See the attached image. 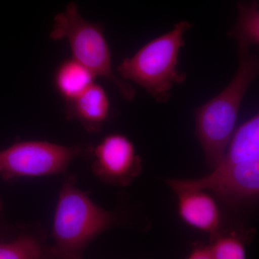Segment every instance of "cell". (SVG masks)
I'll return each mask as SVG.
<instances>
[{
	"instance_id": "6da1fadb",
	"label": "cell",
	"mask_w": 259,
	"mask_h": 259,
	"mask_svg": "<svg viewBox=\"0 0 259 259\" xmlns=\"http://www.w3.org/2000/svg\"><path fill=\"white\" fill-rule=\"evenodd\" d=\"M174 192L197 189L211 192L228 204L254 201L259 194V115L236 128L222 161L212 173L201 178L168 179Z\"/></svg>"
},
{
	"instance_id": "7a4b0ae2",
	"label": "cell",
	"mask_w": 259,
	"mask_h": 259,
	"mask_svg": "<svg viewBox=\"0 0 259 259\" xmlns=\"http://www.w3.org/2000/svg\"><path fill=\"white\" fill-rule=\"evenodd\" d=\"M239 54L234 77L223 91L194 110L195 136L212 169L222 161L236 131L242 100L258 76L257 56L249 52Z\"/></svg>"
},
{
	"instance_id": "3957f363",
	"label": "cell",
	"mask_w": 259,
	"mask_h": 259,
	"mask_svg": "<svg viewBox=\"0 0 259 259\" xmlns=\"http://www.w3.org/2000/svg\"><path fill=\"white\" fill-rule=\"evenodd\" d=\"M115 222L113 213L97 205L71 180L63 184L53 223L54 259L81 258L85 247Z\"/></svg>"
},
{
	"instance_id": "277c9868",
	"label": "cell",
	"mask_w": 259,
	"mask_h": 259,
	"mask_svg": "<svg viewBox=\"0 0 259 259\" xmlns=\"http://www.w3.org/2000/svg\"><path fill=\"white\" fill-rule=\"evenodd\" d=\"M192 24L181 21L173 29L145 44L134 56L117 66L122 79L144 88L158 102L169 100L176 83L184 82L186 74L179 71V54L185 45V34Z\"/></svg>"
},
{
	"instance_id": "5b68a950",
	"label": "cell",
	"mask_w": 259,
	"mask_h": 259,
	"mask_svg": "<svg viewBox=\"0 0 259 259\" xmlns=\"http://www.w3.org/2000/svg\"><path fill=\"white\" fill-rule=\"evenodd\" d=\"M49 37L53 40L66 39L71 58L88 68L96 77L101 76L113 83L125 100H134L136 90L119 79L114 71L103 25L85 20L76 3L71 2L64 12L55 15Z\"/></svg>"
},
{
	"instance_id": "8992f818",
	"label": "cell",
	"mask_w": 259,
	"mask_h": 259,
	"mask_svg": "<svg viewBox=\"0 0 259 259\" xmlns=\"http://www.w3.org/2000/svg\"><path fill=\"white\" fill-rule=\"evenodd\" d=\"M83 151V146L78 145L67 146L49 141H21L0 151V176L10 180L56 175L64 171Z\"/></svg>"
},
{
	"instance_id": "52a82bcc",
	"label": "cell",
	"mask_w": 259,
	"mask_h": 259,
	"mask_svg": "<svg viewBox=\"0 0 259 259\" xmlns=\"http://www.w3.org/2000/svg\"><path fill=\"white\" fill-rule=\"evenodd\" d=\"M142 163L134 143L123 134L108 135L93 149L94 173L110 185H129L141 175Z\"/></svg>"
},
{
	"instance_id": "ba28073f",
	"label": "cell",
	"mask_w": 259,
	"mask_h": 259,
	"mask_svg": "<svg viewBox=\"0 0 259 259\" xmlns=\"http://www.w3.org/2000/svg\"><path fill=\"white\" fill-rule=\"evenodd\" d=\"M175 193L177 197V212L184 223L210 236L222 229V213L215 197L209 192L183 189Z\"/></svg>"
},
{
	"instance_id": "9c48e42d",
	"label": "cell",
	"mask_w": 259,
	"mask_h": 259,
	"mask_svg": "<svg viewBox=\"0 0 259 259\" xmlns=\"http://www.w3.org/2000/svg\"><path fill=\"white\" fill-rule=\"evenodd\" d=\"M66 113L68 118L79 121L88 132L95 134L110 116V99L105 89L95 82L66 104Z\"/></svg>"
},
{
	"instance_id": "30bf717a",
	"label": "cell",
	"mask_w": 259,
	"mask_h": 259,
	"mask_svg": "<svg viewBox=\"0 0 259 259\" xmlns=\"http://www.w3.org/2000/svg\"><path fill=\"white\" fill-rule=\"evenodd\" d=\"M95 75L73 58L65 59L56 68L54 84L65 104L79 96L95 82Z\"/></svg>"
},
{
	"instance_id": "8fae6325",
	"label": "cell",
	"mask_w": 259,
	"mask_h": 259,
	"mask_svg": "<svg viewBox=\"0 0 259 259\" xmlns=\"http://www.w3.org/2000/svg\"><path fill=\"white\" fill-rule=\"evenodd\" d=\"M238 6V18L228 35L236 39L238 54H244L259 44L258 0L243 2Z\"/></svg>"
},
{
	"instance_id": "7c38bea8",
	"label": "cell",
	"mask_w": 259,
	"mask_h": 259,
	"mask_svg": "<svg viewBox=\"0 0 259 259\" xmlns=\"http://www.w3.org/2000/svg\"><path fill=\"white\" fill-rule=\"evenodd\" d=\"M252 238L248 230L225 229L210 236L209 247L212 259H247L246 244Z\"/></svg>"
},
{
	"instance_id": "4fadbf2b",
	"label": "cell",
	"mask_w": 259,
	"mask_h": 259,
	"mask_svg": "<svg viewBox=\"0 0 259 259\" xmlns=\"http://www.w3.org/2000/svg\"><path fill=\"white\" fill-rule=\"evenodd\" d=\"M51 258L42 237L30 232L19 235L11 241H0V259H46Z\"/></svg>"
},
{
	"instance_id": "5bb4252c",
	"label": "cell",
	"mask_w": 259,
	"mask_h": 259,
	"mask_svg": "<svg viewBox=\"0 0 259 259\" xmlns=\"http://www.w3.org/2000/svg\"><path fill=\"white\" fill-rule=\"evenodd\" d=\"M186 259H212L209 245L196 243Z\"/></svg>"
},
{
	"instance_id": "9a60e30c",
	"label": "cell",
	"mask_w": 259,
	"mask_h": 259,
	"mask_svg": "<svg viewBox=\"0 0 259 259\" xmlns=\"http://www.w3.org/2000/svg\"><path fill=\"white\" fill-rule=\"evenodd\" d=\"M61 259H81V258H61Z\"/></svg>"
},
{
	"instance_id": "2e32d148",
	"label": "cell",
	"mask_w": 259,
	"mask_h": 259,
	"mask_svg": "<svg viewBox=\"0 0 259 259\" xmlns=\"http://www.w3.org/2000/svg\"><path fill=\"white\" fill-rule=\"evenodd\" d=\"M0 241H2L1 237H0Z\"/></svg>"
}]
</instances>
